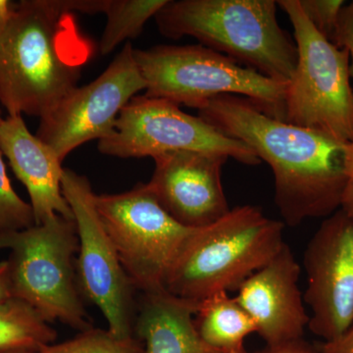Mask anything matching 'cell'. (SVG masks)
<instances>
[{
    "mask_svg": "<svg viewBox=\"0 0 353 353\" xmlns=\"http://www.w3.org/2000/svg\"><path fill=\"white\" fill-rule=\"evenodd\" d=\"M199 116L245 143L270 166L274 199L285 224L299 226L341 209L350 143L275 119L239 95L210 99L199 109Z\"/></svg>",
    "mask_w": 353,
    "mask_h": 353,
    "instance_id": "cell-1",
    "label": "cell"
},
{
    "mask_svg": "<svg viewBox=\"0 0 353 353\" xmlns=\"http://www.w3.org/2000/svg\"><path fill=\"white\" fill-rule=\"evenodd\" d=\"M92 53L64 0L14 3L0 32V103L41 119L78 87Z\"/></svg>",
    "mask_w": 353,
    "mask_h": 353,
    "instance_id": "cell-2",
    "label": "cell"
},
{
    "mask_svg": "<svg viewBox=\"0 0 353 353\" xmlns=\"http://www.w3.org/2000/svg\"><path fill=\"white\" fill-rule=\"evenodd\" d=\"M274 0H168L154 16L165 38L199 44L280 83L290 82L299 52L279 25Z\"/></svg>",
    "mask_w": 353,
    "mask_h": 353,
    "instance_id": "cell-3",
    "label": "cell"
},
{
    "mask_svg": "<svg viewBox=\"0 0 353 353\" xmlns=\"http://www.w3.org/2000/svg\"><path fill=\"white\" fill-rule=\"evenodd\" d=\"M285 223L265 216L259 206H236L208 227L196 229L172 266L164 288L201 303L238 290L285 245Z\"/></svg>",
    "mask_w": 353,
    "mask_h": 353,
    "instance_id": "cell-4",
    "label": "cell"
},
{
    "mask_svg": "<svg viewBox=\"0 0 353 353\" xmlns=\"http://www.w3.org/2000/svg\"><path fill=\"white\" fill-rule=\"evenodd\" d=\"M11 296L34 308L46 321L79 332L92 328L77 277L75 220L54 215L41 224L0 234Z\"/></svg>",
    "mask_w": 353,
    "mask_h": 353,
    "instance_id": "cell-5",
    "label": "cell"
},
{
    "mask_svg": "<svg viewBox=\"0 0 353 353\" xmlns=\"http://www.w3.org/2000/svg\"><path fill=\"white\" fill-rule=\"evenodd\" d=\"M134 58L145 82V97L199 110L219 95H239L254 102L267 115L285 121L287 83L201 44L134 48Z\"/></svg>",
    "mask_w": 353,
    "mask_h": 353,
    "instance_id": "cell-6",
    "label": "cell"
},
{
    "mask_svg": "<svg viewBox=\"0 0 353 353\" xmlns=\"http://www.w3.org/2000/svg\"><path fill=\"white\" fill-rule=\"evenodd\" d=\"M294 28L299 61L287 83L285 122L353 143V88L350 55L322 36L299 0L277 1Z\"/></svg>",
    "mask_w": 353,
    "mask_h": 353,
    "instance_id": "cell-7",
    "label": "cell"
},
{
    "mask_svg": "<svg viewBox=\"0 0 353 353\" xmlns=\"http://www.w3.org/2000/svg\"><path fill=\"white\" fill-rule=\"evenodd\" d=\"M95 205L134 289L141 294L164 288L196 229L176 222L146 183L121 194H97Z\"/></svg>",
    "mask_w": 353,
    "mask_h": 353,
    "instance_id": "cell-8",
    "label": "cell"
},
{
    "mask_svg": "<svg viewBox=\"0 0 353 353\" xmlns=\"http://www.w3.org/2000/svg\"><path fill=\"white\" fill-rule=\"evenodd\" d=\"M179 106L145 95L132 97L121 110L113 132L99 139V152L119 158H153L175 150H194L227 155L250 166L261 163L245 143Z\"/></svg>",
    "mask_w": 353,
    "mask_h": 353,
    "instance_id": "cell-9",
    "label": "cell"
},
{
    "mask_svg": "<svg viewBox=\"0 0 353 353\" xmlns=\"http://www.w3.org/2000/svg\"><path fill=\"white\" fill-rule=\"evenodd\" d=\"M61 190L76 223L77 277L82 296L99 309L111 334L118 338H131L137 290L99 218L95 205L97 194L87 176L68 168H64Z\"/></svg>",
    "mask_w": 353,
    "mask_h": 353,
    "instance_id": "cell-10",
    "label": "cell"
},
{
    "mask_svg": "<svg viewBox=\"0 0 353 353\" xmlns=\"http://www.w3.org/2000/svg\"><path fill=\"white\" fill-rule=\"evenodd\" d=\"M141 90H145V82L127 41L103 73L72 90L39 119L36 136L63 162L79 146L109 136L121 110Z\"/></svg>",
    "mask_w": 353,
    "mask_h": 353,
    "instance_id": "cell-11",
    "label": "cell"
},
{
    "mask_svg": "<svg viewBox=\"0 0 353 353\" xmlns=\"http://www.w3.org/2000/svg\"><path fill=\"white\" fill-rule=\"evenodd\" d=\"M308 329L325 341L353 325V218L341 209L325 218L303 255Z\"/></svg>",
    "mask_w": 353,
    "mask_h": 353,
    "instance_id": "cell-12",
    "label": "cell"
},
{
    "mask_svg": "<svg viewBox=\"0 0 353 353\" xmlns=\"http://www.w3.org/2000/svg\"><path fill=\"white\" fill-rule=\"evenodd\" d=\"M152 159L154 172L146 185L162 208L183 226L201 229L231 210L222 183L227 155L175 150Z\"/></svg>",
    "mask_w": 353,
    "mask_h": 353,
    "instance_id": "cell-13",
    "label": "cell"
},
{
    "mask_svg": "<svg viewBox=\"0 0 353 353\" xmlns=\"http://www.w3.org/2000/svg\"><path fill=\"white\" fill-rule=\"evenodd\" d=\"M301 268L287 243L239 287L236 299L267 345L303 339L309 314L299 290Z\"/></svg>",
    "mask_w": 353,
    "mask_h": 353,
    "instance_id": "cell-14",
    "label": "cell"
},
{
    "mask_svg": "<svg viewBox=\"0 0 353 353\" xmlns=\"http://www.w3.org/2000/svg\"><path fill=\"white\" fill-rule=\"evenodd\" d=\"M0 152L28 190L36 224L57 214L74 219L62 194L63 162L29 131L22 116H8L0 123Z\"/></svg>",
    "mask_w": 353,
    "mask_h": 353,
    "instance_id": "cell-15",
    "label": "cell"
},
{
    "mask_svg": "<svg viewBox=\"0 0 353 353\" xmlns=\"http://www.w3.org/2000/svg\"><path fill=\"white\" fill-rule=\"evenodd\" d=\"M199 303L162 288L141 292L137 301L134 336L143 353H221L209 347L197 331Z\"/></svg>",
    "mask_w": 353,
    "mask_h": 353,
    "instance_id": "cell-16",
    "label": "cell"
},
{
    "mask_svg": "<svg viewBox=\"0 0 353 353\" xmlns=\"http://www.w3.org/2000/svg\"><path fill=\"white\" fill-rule=\"evenodd\" d=\"M194 320L202 340L221 353H248L245 339L257 332L254 320L226 292L201 301Z\"/></svg>",
    "mask_w": 353,
    "mask_h": 353,
    "instance_id": "cell-17",
    "label": "cell"
},
{
    "mask_svg": "<svg viewBox=\"0 0 353 353\" xmlns=\"http://www.w3.org/2000/svg\"><path fill=\"white\" fill-rule=\"evenodd\" d=\"M57 339V330L29 304L14 297L0 303V353H34Z\"/></svg>",
    "mask_w": 353,
    "mask_h": 353,
    "instance_id": "cell-18",
    "label": "cell"
},
{
    "mask_svg": "<svg viewBox=\"0 0 353 353\" xmlns=\"http://www.w3.org/2000/svg\"><path fill=\"white\" fill-rule=\"evenodd\" d=\"M168 0H103L101 13L106 25L99 41V52L108 55L120 43L134 39L145 23L154 17Z\"/></svg>",
    "mask_w": 353,
    "mask_h": 353,
    "instance_id": "cell-19",
    "label": "cell"
},
{
    "mask_svg": "<svg viewBox=\"0 0 353 353\" xmlns=\"http://www.w3.org/2000/svg\"><path fill=\"white\" fill-rule=\"evenodd\" d=\"M141 341L134 336L118 338L108 329L92 328L80 332L73 339L53 343L34 353H143Z\"/></svg>",
    "mask_w": 353,
    "mask_h": 353,
    "instance_id": "cell-20",
    "label": "cell"
},
{
    "mask_svg": "<svg viewBox=\"0 0 353 353\" xmlns=\"http://www.w3.org/2000/svg\"><path fill=\"white\" fill-rule=\"evenodd\" d=\"M36 224L31 204L13 190L0 152V234L27 229Z\"/></svg>",
    "mask_w": 353,
    "mask_h": 353,
    "instance_id": "cell-21",
    "label": "cell"
},
{
    "mask_svg": "<svg viewBox=\"0 0 353 353\" xmlns=\"http://www.w3.org/2000/svg\"><path fill=\"white\" fill-rule=\"evenodd\" d=\"M299 6L311 25L332 41L345 2L343 0H299Z\"/></svg>",
    "mask_w": 353,
    "mask_h": 353,
    "instance_id": "cell-22",
    "label": "cell"
},
{
    "mask_svg": "<svg viewBox=\"0 0 353 353\" xmlns=\"http://www.w3.org/2000/svg\"><path fill=\"white\" fill-rule=\"evenodd\" d=\"M331 43L347 51L350 55V77L353 81V1L345 4L341 9Z\"/></svg>",
    "mask_w": 353,
    "mask_h": 353,
    "instance_id": "cell-23",
    "label": "cell"
},
{
    "mask_svg": "<svg viewBox=\"0 0 353 353\" xmlns=\"http://www.w3.org/2000/svg\"><path fill=\"white\" fill-rule=\"evenodd\" d=\"M248 353H323V352L301 339V340L287 341L278 345H266L262 350Z\"/></svg>",
    "mask_w": 353,
    "mask_h": 353,
    "instance_id": "cell-24",
    "label": "cell"
},
{
    "mask_svg": "<svg viewBox=\"0 0 353 353\" xmlns=\"http://www.w3.org/2000/svg\"><path fill=\"white\" fill-rule=\"evenodd\" d=\"M347 181L343 192L341 209L345 214L353 218V143H350L347 155Z\"/></svg>",
    "mask_w": 353,
    "mask_h": 353,
    "instance_id": "cell-25",
    "label": "cell"
},
{
    "mask_svg": "<svg viewBox=\"0 0 353 353\" xmlns=\"http://www.w3.org/2000/svg\"><path fill=\"white\" fill-rule=\"evenodd\" d=\"M320 350L323 353H353V325L339 338L325 341Z\"/></svg>",
    "mask_w": 353,
    "mask_h": 353,
    "instance_id": "cell-26",
    "label": "cell"
},
{
    "mask_svg": "<svg viewBox=\"0 0 353 353\" xmlns=\"http://www.w3.org/2000/svg\"><path fill=\"white\" fill-rule=\"evenodd\" d=\"M6 261H0V303L11 299Z\"/></svg>",
    "mask_w": 353,
    "mask_h": 353,
    "instance_id": "cell-27",
    "label": "cell"
},
{
    "mask_svg": "<svg viewBox=\"0 0 353 353\" xmlns=\"http://www.w3.org/2000/svg\"><path fill=\"white\" fill-rule=\"evenodd\" d=\"M14 6L13 2L0 0V32L6 26Z\"/></svg>",
    "mask_w": 353,
    "mask_h": 353,
    "instance_id": "cell-28",
    "label": "cell"
},
{
    "mask_svg": "<svg viewBox=\"0 0 353 353\" xmlns=\"http://www.w3.org/2000/svg\"><path fill=\"white\" fill-rule=\"evenodd\" d=\"M2 120H3V119H2L1 116H0V123H1Z\"/></svg>",
    "mask_w": 353,
    "mask_h": 353,
    "instance_id": "cell-29",
    "label": "cell"
},
{
    "mask_svg": "<svg viewBox=\"0 0 353 353\" xmlns=\"http://www.w3.org/2000/svg\"><path fill=\"white\" fill-rule=\"evenodd\" d=\"M10 353H26V352H10Z\"/></svg>",
    "mask_w": 353,
    "mask_h": 353,
    "instance_id": "cell-30",
    "label": "cell"
}]
</instances>
